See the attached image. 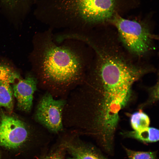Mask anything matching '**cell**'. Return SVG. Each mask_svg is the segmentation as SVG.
Instances as JSON below:
<instances>
[{
    "mask_svg": "<svg viewBox=\"0 0 159 159\" xmlns=\"http://www.w3.org/2000/svg\"><path fill=\"white\" fill-rule=\"evenodd\" d=\"M62 146L75 159H107L92 148L83 143L66 142Z\"/></svg>",
    "mask_w": 159,
    "mask_h": 159,
    "instance_id": "8",
    "label": "cell"
},
{
    "mask_svg": "<svg viewBox=\"0 0 159 159\" xmlns=\"http://www.w3.org/2000/svg\"><path fill=\"white\" fill-rule=\"evenodd\" d=\"M20 79L19 74L10 63L6 60L0 61V85L14 83Z\"/></svg>",
    "mask_w": 159,
    "mask_h": 159,
    "instance_id": "10",
    "label": "cell"
},
{
    "mask_svg": "<svg viewBox=\"0 0 159 159\" xmlns=\"http://www.w3.org/2000/svg\"><path fill=\"white\" fill-rule=\"evenodd\" d=\"M28 132L24 123L19 119L4 113L0 120V146L15 148L27 139Z\"/></svg>",
    "mask_w": 159,
    "mask_h": 159,
    "instance_id": "5",
    "label": "cell"
},
{
    "mask_svg": "<svg viewBox=\"0 0 159 159\" xmlns=\"http://www.w3.org/2000/svg\"><path fill=\"white\" fill-rule=\"evenodd\" d=\"M116 0H38L37 8L45 19L94 25L109 21Z\"/></svg>",
    "mask_w": 159,
    "mask_h": 159,
    "instance_id": "2",
    "label": "cell"
},
{
    "mask_svg": "<svg viewBox=\"0 0 159 159\" xmlns=\"http://www.w3.org/2000/svg\"><path fill=\"white\" fill-rule=\"evenodd\" d=\"M150 119L141 110L134 112L130 118L131 126L134 130H139L149 127Z\"/></svg>",
    "mask_w": 159,
    "mask_h": 159,
    "instance_id": "12",
    "label": "cell"
},
{
    "mask_svg": "<svg viewBox=\"0 0 159 159\" xmlns=\"http://www.w3.org/2000/svg\"><path fill=\"white\" fill-rule=\"evenodd\" d=\"M109 21L116 28L119 40L131 54L140 57L153 49L155 37L147 24L125 19L117 14Z\"/></svg>",
    "mask_w": 159,
    "mask_h": 159,
    "instance_id": "3",
    "label": "cell"
},
{
    "mask_svg": "<svg viewBox=\"0 0 159 159\" xmlns=\"http://www.w3.org/2000/svg\"><path fill=\"white\" fill-rule=\"evenodd\" d=\"M29 60L44 77L58 83L77 79L82 68V60L77 53L67 46L56 45L42 34L34 37Z\"/></svg>",
    "mask_w": 159,
    "mask_h": 159,
    "instance_id": "1",
    "label": "cell"
},
{
    "mask_svg": "<svg viewBox=\"0 0 159 159\" xmlns=\"http://www.w3.org/2000/svg\"><path fill=\"white\" fill-rule=\"evenodd\" d=\"M36 0H0L1 14L15 26L21 23L29 14Z\"/></svg>",
    "mask_w": 159,
    "mask_h": 159,
    "instance_id": "6",
    "label": "cell"
},
{
    "mask_svg": "<svg viewBox=\"0 0 159 159\" xmlns=\"http://www.w3.org/2000/svg\"><path fill=\"white\" fill-rule=\"evenodd\" d=\"M36 87V79L29 74L24 79H20L13 85L12 89L13 95L16 99L17 106L20 110L26 112L31 110Z\"/></svg>",
    "mask_w": 159,
    "mask_h": 159,
    "instance_id": "7",
    "label": "cell"
},
{
    "mask_svg": "<svg viewBox=\"0 0 159 159\" xmlns=\"http://www.w3.org/2000/svg\"><path fill=\"white\" fill-rule=\"evenodd\" d=\"M13 92L10 84L0 85V107L11 111L13 107Z\"/></svg>",
    "mask_w": 159,
    "mask_h": 159,
    "instance_id": "11",
    "label": "cell"
},
{
    "mask_svg": "<svg viewBox=\"0 0 159 159\" xmlns=\"http://www.w3.org/2000/svg\"><path fill=\"white\" fill-rule=\"evenodd\" d=\"M68 159H75L74 158H69Z\"/></svg>",
    "mask_w": 159,
    "mask_h": 159,
    "instance_id": "16",
    "label": "cell"
},
{
    "mask_svg": "<svg viewBox=\"0 0 159 159\" xmlns=\"http://www.w3.org/2000/svg\"><path fill=\"white\" fill-rule=\"evenodd\" d=\"M64 102L47 94L41 99L35 114L37 120L50 131L57 132L62 128V113Z\"/></svg>",
    "mask_w": 159,
    "mask_h": 159,
    "instance_id": "4",
    "label": "cell"
},
{
    "mask_svg": "<svg viewBox=\"0 0 159 159\" xmlns=\"http://www.w3.org/2000/svg\"><path fill=\"white\" fill-rule=\"evenodd\" d=\"M125 149L128 159H157L154 152L136 151L126 148Z\"/></svg>",
    "mask_w": 159,
    "mask_h": 159,
    "instance_id": "13",
    "label": "cell"
},
{
    "mask_svg": "<svg viewBox=\"0 0 159 159\" xmlns=\"http://www.w3.org/2000/svg\"><path fill=\"white\" fill-rule=\"evenodd\" d=\"M149 97L147 102L144 105H148L152 104L159 99V84L158 82L153 87L149 89Z\"/></svg>",
    "mask_w": 159,
    "mask_h": 159,
    "instance_id": "14",
    "label": "cell"
},
{
    "mask_svg": "<svg viewBox=\"0 0 159 159\" xmlns=\"http://www.w3.org/2000/svg\"><path fill=\"white\" fill-rule=\"evenodd\" d=\"M62 152L57 150L48 155L43 159H63Z\"/></svg>",
    "mask_w": 159,
    "mask_h": 159,
    "instance_id": "15",
    "label": "cell"
},
{
    "mask_svg": "<svg viewBox=\"0 0 159 159\" xmlns=\"http://www.w3.org/2000/svg\"><path fill=\"white\" fill-rule=\"evenodd\" d=\"M123 133L126 136L146 142H156L159 139L158 130L149 127L140 130L128 131Z\"/></svg>",
    "mask_w": 159,
    "mask_h": 159,
    "instance_id": "9",
    "label": "cell"
}]
</instances>
